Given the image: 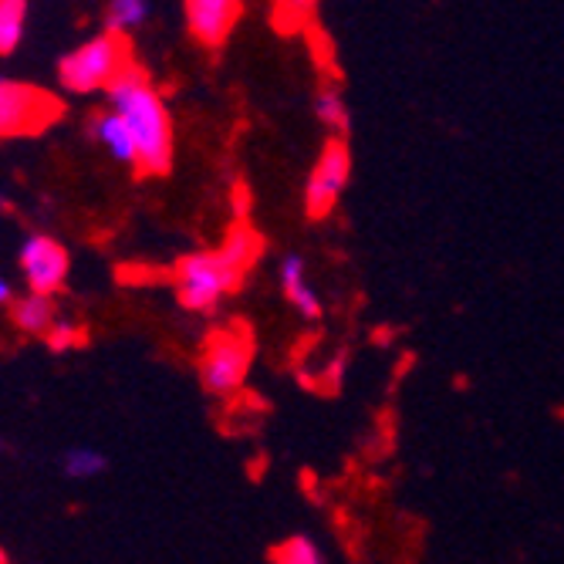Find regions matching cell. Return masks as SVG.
Returning <instances> with one entry per match:
<instances>
[{"label": "cell", "mask_w": 564, "mask_h": 564, "mask_svg": "<svg viewBox=\"0 0 564 564\" xmlns=\"http://www.w3.org/2000/svg\"><path fill=\"white\" fill-rule=\"evenodd\" d=\"M261 258V237L250 227H234L217 250H196L176 264V297L186 312L207 315L243 281Z\"/></svg>", "instance_id": "obj_1"}, {"label": "cell", "mask_w": 564, "mask_h": 564, "mask_svg": "<svg viewBox=\"0 0 564 564\" xmlns=\"http://www.w3.org/2000/svg\"><path fill=\"white\" fill-rule=\"evenodd\" d=\"M28 28V4L24 0H0V58L18 51Z\"/></svg>", "instance_id": "obj_13"}, {"label": "cell", "mask_w": 564, "mask_h": 564, "mask_svg": "<svg viewBox=\"0 0 564 564\" xmlns=\"http://www.w3.org/2000/svg\"><path fill=\"white\" fill-rule=\"evenodd\" d=\"M106 467H109L106 453H98L95 446H72L62 456V470L68 480H91L98 474H106Z\"/></svg>", "instance_id": "obj_14"}, {"label": "cell", "mask_w": 564, "mask_h": 564, "mask_svg": "<svg viewBox=\"0 0 564 564\" xmlns=\"http://www.w3.org/2000/svg\"><path fill=\"white\" fill-rule=\"evenodd\" d=\"M11 322L24 332V335H37L47 338V332L55 328L58 322V307L55 297H44V294H24L11 301Z\"/></svg>", "instance_id": "obj_11"}, {"label": "cell", "mask_w": 564, "mask_h": 564, "mask_svg": "<svg viewBox=\"0 0 564 564\" xmlns=\"http://www.w3.org/2000/svg\"><path fill=\"white\" fill-rule=\"evenodd\" d=\"M315 116L325 129L332 132H348L351 126V116H348V106L338 88H322L318 98H315Z\"/></svg>", "instance_id": "obj_15"}, {"label": "cell", "mask_w": 564, "mask_h": 564, "mask_svg": "<svg viewBox=\"0 0 564 564\" xmlns=\"http://www.w3.org/2000/svg\"><path fill=\"white\" fill-rule=\"evenodd\" d=\"M351 180V152L341 139H332L318 163L307 173V183H304V214L312 220H322L335 210V203L341 199L345 186Z\"/></svg>", "instance_id": "obj_6"}, {"label": "cell", "mask_w": 564, "mask_h": 564, "mask_svg": "<svg viewBox=\"0 0 564 564\" xmlns=\"http://www.w3.org/2000/svg\"><path fill=\"white\" fill-rule=\"evenodd\" d=\"M253 362V338L247 328L230 325L207 335L199 351V382L214 395H230L247 382Z\"/></svg>", "instance_id": "obj_4"}, {"label": "cell", "mask_w": 564, "mask_h": 564, "mask_svg": "<svg viewBox=\"0 0 564 564\" xmlns=\"http://www.w3.org/2000/svg\"><path fill=\"white\" fill-rule=\"evenodd\" d=\"M152 14V4L149 0H112L106 8V31L126 37L132 31H139Z\"/></svg>", "instance_id": "obj_12"}, {"label": "cell", "mask_w": 564, "mask_h": 564, "mask_svg": "<svg viewBox=\"0 0 564 564\" xmlns=\"http://www.w3.org/2000/svg\"><path fill=\"white\" fill-rule=\"evenodd\" d=\"M21 261V271H24V281H28V291L31 294H44V297H55L68 274H72V258L68 250L47 234H31L18 253Z\"/></svg>", "instance_id": "obj_7"}, {"label": "cell", "mask_w": 564, "mask_h": 564, "mask_svg": "<svg viewBox=\"0 0 564 564\" xmlns=\"http://www.w3.org/2000/svg\"><path fill=\"white\" fill-rule=\"evenodd\" d=\"M62 101L14 78H0V135H37L51 122L62 119Z\"/></svg>", "instance_id": "obj_5"}, {"label": "cell", "mask_w": 564, "mask_h": 564, "mask_svg": "<svg viewBox=\"0 0 564 564\" xmlns=\"http://www.w3.org/2000/svg\"><path fill=\"white\" fill-rule=\"evenodd\" d=\"M14 301V288L8 278H0V304H11Z\"/></svg>", "instance_id": "obj_18"}, {"label": "cell", "mask_w": 564, "mask_h": 564, "mask_svg": "<svg viewBox=\"0 0 564 564\" xmlns=\"http://www.w3.org/2000/svg\"><path fill=\"white\" fill-rule=\"evenodd\" d=\"M11 207V199L4 196V189H0V210H8Z\"/></svg>", "instance_id": "obj_19"}, {"label": "cell", "mask_w": 564, "mask_h": 564, "mask_svg": "<svg viewBox=\"0 0 564 564\" xmlns=\"http://www.w3.org/2000/svg\"><path fill=\"white\" fill-rule=\"evenodd\" d=\"M47 348L51 351H68V348H82V341H85V328L78 325V322H72V318H62L58 315V322H55V328L47 332Z\"/></svg>", "instance_id": "obj_17"}, {"label": "cell", "mask_w": 564, "mask_h": 564, "mask_svg": "<svg viewBox=\"0 0 564 564\" xmlns=\"http://www.w3.org/2000/svg\"><path fill=\"white\" fill-rule=\"evenodd\" d=\"M274 564H325V554L318 551V544L312 538L294 534L274 547Z\"/></svg>", "instance_id": "obj_16"}, {"label": "cell", "mask_w": 564, "mask_h": 564, "mask_svg": "<svg viewBox=\"0 0 564 564\" xmlns=\"http://www.w3.org/2000/svg\"><path fill=\"white\" fill-rule=\"evenodd\" d=\"M109 109L129 126L135 152H139V170L149 176L170 173L173 166V119L163 95L152 88L142 68H129L109 91Z\"/></svg>", "instance_id": "obj_2"}, {"label": "cell", "mask_w": 564, "mask_h": 564, "mask_svg": "<svg viewBox=\"0 0 564 564\" xmlns=\"http://www.w3.org/2000/svg\"><path fill=\"white\" fill-rule=\"evenodd\" d=\"M0 564H8V557H4V551H0Z\"/></svg>", "instance_id": "obj_20"}, {"label": "cell", "mask_w": 564, "mask_h": 564, "mask_svg": "<svg viewBox=\"0 0 564 564\" xmlns=\"http://www.w3.org/2000/svg\"><path fill=\"white\" fill-rule=\"evenodd\" d=\"M91 135H95V142L106 149L116 163H126V166H135L139 170V152H135L132 132H129V126L112 109L98 112L91 119Z\"/></svg>", "instance_id": "obj_9"}, {"label": "cell", "mask_w": 564, "mask_h": 564, "mask_svg": "<svg viewBox=\"0 0 564 564\" xmlns=\"http://www.w3.org/2000/svg\"><path fill=\"white\" fill-rule=\"evenodd\" d=\"M129 68H135L129 41L112 31H101L72 47L58 62V82L72 95H91L109 91Z\"/></svg>", "instance_id": "obj_3"}, {"label": "cell", "mask_w": 564, "mask_h": 564, "mask_svg": "<svg viewBox=\"0 0 564 564\" xmlns=\"http://www.w3.org/2000/svg\"><path fill=\"white\" fill-rule=\"evenodd\" d=\"M240 14H243V8L237 4V0H186L183 4L186 28L203 47L227 44Z\"/></svg>", "instance_id": "obj_8"}, {"label": "cell", "mask_w": 564, "mask_h": 564, "mask_svg": "<svg viewBox=\"0 0 564 564\" xmlns=\"http://www.w3.org/2000/svg\"><path fill=\"white\" fill-rule=\"evenodd\" d=\"M281 291L301 318H322V297L312 284H307L304 261L297 253H291V258H284V264H281Z\"/></svg>", "instance_id": "obj_10"}]
</instances>
